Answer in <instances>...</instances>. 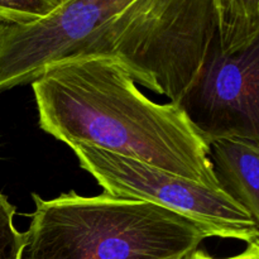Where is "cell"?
Wrapping results in <instances>:
<instances>
[{"instance_id":"6da1fadb","label":"cell","mask_w":259,"mask_h":259,"mask_svg":"<svg viewBox=\"0 0 259 259\" xmlns=\"http://www.w3.org/2000/svg\"><path fill=\"white\" fill-rule=\"evenodd\" d=\"M42 131L222 190L209 146L177 104L147 98L115 58L88 56L48 68L32 83Z\"/></svg>"},{"instance_id":"7a4b0ae2","label":"cell","mask_w":259,"mask_h":259,"mask_svg":"<svg viewBox=\"0 0 259 259\" xmlns=\"http://www.w3.org/2000/svg\"><path fill=\"white\" fill-rule=\"evenodd\" d=\"M22 259H184L212 238L186 217L151 202L75 191L33 194Z\"/></svg>"},{"instance_id":"3957f363","label":"cell","mask_w":259,"mask_h":259,"mask_svg":"<svg viewBox=\"0 0 259 259\" xmlns=\"http://www.w3.org/2000/svg\"><path fill=\"white\" fill-rule=\"evenodd\" d=\"M217 35L212 0H133L105 25L90 56L115 58L136 82L176 104Z\"/></svg>"},{"instance_id":"277c9868","label":"cell","mask_w":259,"mask_h":259,"mask_svg":"<svg viewBox=\"0 0 259 259\" xmlns=\"http://www.w3.org/2000/svg\"><path fill=\"white\" fill-rule=\"evenodd\" d=\"M78 164L108 194L151 202L186 217L207 229L211 237L247 244L259 239L252 218L223 190L157 168L151 164L88 146L71 147Z\"/></svg>"},{"instance_id":"5b68a950","label":"cell","mask_w":259,"mask_h":259,"mask_svg":"<svg viewBox=\"0 0 259 259\" xmlns=\"http://www.w3.org/2000/svg\"><path fill=\"white\" fill-rule=\"evenodd\" d=\"M133 0H63L40 19L0 22V93L32 83L48 68L91 55L105 25Z\"/></svg>"},{"instance_id":"8992f818","label":"cell","mask_w":259,"mask_h":259,"mask_svg":"<svg viewBox=\"0 0 259 259\" xmlns=\"http://www.w3.org/2000/svg\"><path fill=\"white\" fill-rule=\"evenodd\" d=\"M176 104L207 146L229 139L259 147V34L232 53L223 51L218 34Z\"/></svg>"},{"instance_id":"52a82bcc","label":"cell","mask_w":259,"mask_h":259,"mask_svg":"<svg viewBox=\"0 0 259 259\" xmlns=\"http://www.w3.org/2000/svg\"><path fill=\"white\" fill-rule=\"evenodd\" d=\"M209 157L223 191L247 211L259 232V147L243 141H215L209 143Z\"/></svg>"},{"instance_id":"ba28073f","label":"cell","mask_w":259,"mask_h":259,"mask_svg":"<svg viewBox=\"0 0 259 259\" xmlns=\"http://www.w3.org/2000/svg\"><path fill=\"white\" fill-rule=\"evenodd\" d=\"M212 4L224 52L242 50L259 34V0H212Z\"/></svg>"},{"instance_id":"9c48e42d","label":"cell","mask_w":259,"mask_h":259,"mask_svg":"<svg viewBox=\"0 0 259 259\" xmlns=\"http://www.w3.org/2000/svg\"><path fill=\"white\" fill-rule=\"evenodd\" d=\"M15 206L0 194V259H22L24 233L14 225Z\"/></svg>"},{"instance_id":"30bf717a","label":"cell","mask_w":259,"mask_h":259,"mask_svg":"<svg viewBox=\"0 0 259 259\" xmlns=\"http://www.w3.org/2000/svg\"><path fill=\"white\" fill-rule=\"evenodd\" d=\"M57 5L53 0H0V22L25 24L46 17Z\"/></svg>"},{"instance_id":"8fae6325","label":"cell","mask_w":259,"mask_h":259,"mask_svg":"<svg viewBox=\"0 0 259 259\" xmlns=\"http://www.w3.org/2000/svg\"><path fill=\"white\" fill-rule=\"evenodd\" d=\"M259 257V239L255 242L249 243L247 245L244 250L239 254L232 255V257H225V258H217L212 257V255L207 254L205 250L202 249H196L192 253H190L189 255H186L184 259H258Z\"/></svg>"},{"instance_id":"7c38bea8","label":"cell","mask_w":259,"mask_h":259,"mask_svg":"<svg viewBox=\"0 0 259 259\" xmlns=\"http://www.w3.org/2000/svg\"><path fill=\"white\" fill-rule=\"evenodd\" d=\"M53 2L57 3V4H61V3H62V0H53Z\"/></svg>"},{"instance_id":"4fadbf2b","label":"cell","mask_w":259,"mask_h":259,"mask_svg":"<svg viewBox=\"0 0 259 259\" xmlns=\"http://www.w3.org/2000/svg\"><path fill=\"white\" fill-rule=\"evenodd\" d=\"M258 259H259V257H258Z\"/></svg>"},{"instance_id":"5bb4252c","label":"cell","mask_w":259,"mask_h":259,"mask_svg":"<svg viewBox=\"0 0 259 259\" xmlns=\"http://www.w3.org/2000/svg\"><path fill=\"white\" fill-rule=\"evenodd\" d=\"M62 2H63V0H62Z\"/></svg>"}]
</instances>
